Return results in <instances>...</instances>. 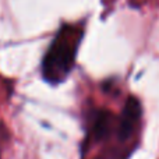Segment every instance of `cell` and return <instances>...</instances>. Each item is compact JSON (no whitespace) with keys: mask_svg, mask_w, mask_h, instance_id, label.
<instances>
[{"mask_svg":"<svg viewBox=\"0 0 159 159\" xmlns=\"http://www.w3.org/2000/svg\"><path fill=\"white\" fill-rule=\"evenodd\" d=\"M82 129L80 159H130L143 138V102L127 95L119 112L88 102L82 109Z\"/></svg>","mask_w":159,"mask_h":159,"instance_id":"6da1fadb","label":"cell"},{"mask_svg":"<svg viewBox=\"0 0 159 159\" xmlns=\"http://www.w3.org/2000/svg\"><path fill=\"white\" fill-rule=\"evenodd\" d=\"M85 30L82 24H60L41 60V77L52 87L63 84L75 69Z\"/></svg>","mask_w":159,"mask_h":159,"instance_id":"7a4b0ae2","label":"cell"}]
</instances>
